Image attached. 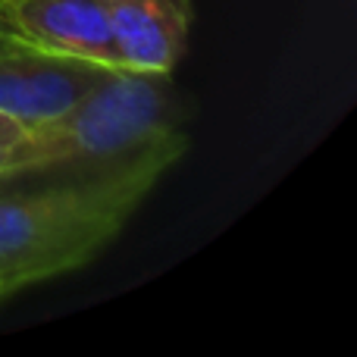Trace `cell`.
Here are the masks:
<instances>
[{
    "instance_id": "6da1fadb",
    "label": "cell",
    "mask_w": 357,
    "mask_h": 357,
    "mask_svg": "<svg viewBox=\"0 0 357 357\" xmlns=\"http://www.w3.org/2000/svg\"><path fill=\"white\" fill-rule=\"evenodd\" d=\"M188 154L169 73L107 69L75 107L29 129L0 178H163Z\"/></svg>"
},
{
    "instance_id": "7a4b0ae2",
    "label": "cell",
    "mask_w": 357,
    "mask_h": 357,
    "mask_svg": "<svg viewBox=\"0 0 357 357\" xmlns=\"http://www.w3.org/2000/svg\"><path fill=\"white\" fill-rule=\"evenodd\" d=\"M157 176L0 178V298L91 264Z\"/></svg>"
},
{
    "instance_id": "3957f363",
    "label": "cell",
    "mask_w": 357,
    "mask_h": 357,
    "mask_svg": "<svg viewBox=\"0 0 357 357\" xmlns=\"http://www.w3.org/2000/svg\"><path fill=\"white\" fill-rule=\"evenodd\" d=\"M107 69L116 66L6 41L0 47V113L25 129L44 126L79 104L82 94L91 91Z\"/></svg>"
},
{
    "instance_id": "277c9868",
    "label": "cell",
    "mask_w": 357,
    "mask_h": 357,
    "mask_svg": "<svg viewBox=\"0 0 357 357\" xmlns=\"http://www.w3.org/2000/svg\"><path fill=\"white\" fill-rule=\"evenodd\" d=\"M0 35L50 54L119 66L100 0H0Z\"/></svg>"
},
{
    "instance_id": "5b68a950",
    "label": "cell",
    "mask_w": 357,
    "mask_h": 357,
    "mask_svg": "<svg viewBox=\"0 0 357 357\" xmlns=\"http://www.w3.org/2000/svg\"><path fill=\"white\" fill-rule=\"evenodd\" d=\"M123 69L173 73L195 22L191 0H100Z\"/></svg>"
},
{
    "instance_id": "8992f818",
    "label": "cell",
    "mask_w": 357,
    "mask_h": 357,
    "mask_svg": "<svg viewBox=\"0 0 357 357\" xmlns=\"http://www.w3.org/2000/svg\"><path fill=\"white\" fill-rule=\"evenodd\" d=\"M25 135H29V129H25L22 123H16L13 116L0 113V176L10 169L13 154H16L19 144L25 142Z\"/></svg>"
},
{
    "instance_id": "52a82bcc",
    "label": "cell",
    "mask_w": 357,
    "mask_h": 357,
    "mask_svg": "<svg viewBox=\"0 0 357 357\" xmlns=\"http://www.w3.org/2000/svg\"><path fill=\"white\" fill-rule=\"evenodd\" d=\"M6 41H10V38H3V35H0V47H3V44H6Z\"/></svg>"
},
{
    "instance_id": "ba28073f",
    "label": "cell",
    "mask_w": 357,
    "mask_h": 357,
    "mask_svg": "<svg viewBox=\"0 0 357 357\" xmlns=\"http://www.w3.org/2000/svg\"><path fill=\"white\" fill-rule=\"evenodd\" d=\"M0 301H3V298H0Z\"/></svg>"
}]
</instances>
